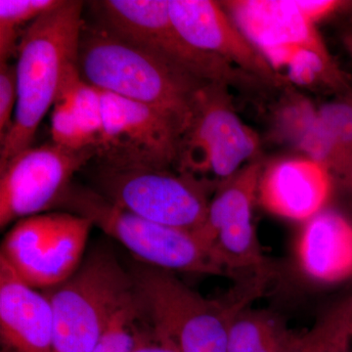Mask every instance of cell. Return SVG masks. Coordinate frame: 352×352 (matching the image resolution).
Here are the masks:
<instances>
[{"label":"cell","mask_w":352,"mask_h":352,"mask_svg":"<svg viewBox=\"0 0 352 352\" xmlns=\"http://www.w3.org/2000/svg\"><path fill=\"white\" fill-rule=\"evenodd\" d=\"M131 272L150 323L179 352H228L234 318L263 295L271 278L270 270L242 275L226 296L208 298L170 271L142 263Z\"/></svg>","instance_id":"6da1fadb"},{"label":"cell","mask_w":352,"mask_h":352,"mask_svg":"<svg viewBox=\"0 0 352 352\" xmlns=\"http://www.w3.org/2000/svg\"><path fill=\"white\" fill-rule=\"evenodd\" d=\"M78 69L99 90L156 109L186 132L207 82L103 28L83 31Z\"/></svg>","instance_id":"7a4b0ae2"},{"label":"cell","mask_w":352,"mask_h":352,"mask_svg":"<svg viewBox=\"0 0 352 352\" xmlns=\"http://www.w3.org/2000/svg\"><path fill=\"white\" fill-rule=\"evenodd\" d=\"M82 2L65 0L21 34L17 50V106L12 126L0 141V166L32 147L44 116L54 105L64 76L78 64L85 31Z\"/></svg>","instance_id":"3957f363"},{"label":"cell","mask_w":352,"mask_h":352,"mask_svg":"<svg viewBox=\"0 0 352 352\" xmlns=\"http://www.w3.org/2000/svg\"><path fill=\"white\" fill-rule=\"evenodd\" d=\"M56 208L87 217L146 265L173 273L229 277L195 233L143 219L96 190L72 184Z\"/></svg>","instance_id":"277c9868"},{"label":"cell","mask_w":352,"mask_h":352,"mask_svg":"<svg viewBox=\"0 0 352 352\" xmlns=\"http://www.w3.org/2000/svg\"><path fill=\"white\" fill-rule=\"evenodd\" d=\"M44 294L52 309L55 352H91L133 296V278L112 252L97 248L66 281Z\"/></svg>","instance_id":"5b68a950"},{"label":"cell","mask_w":352,"mask_h":352,"mask_svg":"<svg viewBox=\"0 0 352 352\" xmlns=\"http://www.w3.org/2000/svg\"><path fill=\"white\" fill-rule=\"evenodd\" d=\"M99 193L115 205L162 226L199 230L219 182L175 168L111 166L96 177Z\"/></svg>","instance_id":"8992f818"},{"label":"cell","mask_w":352,"mask_h":352,"mask_svg":"<svg viewBox=\"0 0 352 352\" xmlns=\"http://www.w3.org/2000/svg\"><path fill=\"white\" fill-rule=\"evenodd\" d=\"M229 88L210 82L201 90L182 138L177 170L219 183L258 159L261 139L236 112Z\"/></svg>","instance_id":"52a82bcc"},{"label":"cell","mask_w":352,"mask_h":352,"mask_svg":"<svg viewBox=\"0 0 352 352\" xmlns=\"http://www.w3.org/2000/svg\"><path fill=\"white\" fill-rule=\"evenodd\" d=\"M102 27L163 58L207 82L235 87L256 82L214 55L197 50L176 29L170 14V0H104L96 2Z\"/></svg>","instance_id":"ba28073f"},{"label":"cell","mask_w":352,"mask_h":352,"mask_svg":"<svg viewBox=\"0 0 352 352\" xmlns=\"http://www.w3.org/2000/svg\"><path fill=\"white\" fill-rule=\"evenodd\" d=\"M94 226L69 212L25 217L6 234L0 258L32 288H54L80 267Z\"/></svg>","instance_id":"9c48e42d"},{"label":"cell","mask_w":352,"mask_h":352,"mask_svg":"<svg viewBox=\"0 0 352 352\" xmlns=\"http://www.w3.org/2000/svg\"><path fill=\"white\" fill-rule=\"evenodd\" d=\"M263 170L256 159L219 182L205 222L194 232L232 279L270 270L252 220Z\"/></svg>","instance_id":"30bf717a"},{"label":"cell","mask_w":352,"mask_h":352,"mask_svg":"<svg viewBox=\"0 0 352 352\" xmlns=\"http://www.w3.org/2000/svg\"><path fill=\"white\" fill-rule=\"evenodd\" d=\"M97 156L95 146L73 150L51 142L30 147L0 166V227L43 214L57 204L74 176Z\"/></svg>","instance_id":"8fae6325"},{"label":"cell","mask_w":352,"mask_h":352,"mask_svg":"<svg viewBox=\"0 0 352 352\" xmlns=\"http://www.w3.org/2000/svg\"><path fill=\"white\" fill-rule=\"evenodd\" d=\"M101 94L103 129L96 148L104 164L177 170L184 132L173 120L144 104Z\"/></svg>","instance_id":"7c38bea8"},{"label":"cell","mask_w":352,"mask_h":352,"mask_svg":"<svg viewBox=\"0 0 352 352\" xmlns=\"http://www.w3.org/2000/svg\"><path fill=\"white\" fill-rule=\"evenodd\" d=\"M170 14L177 31L197 50L219 58L259 82L282 85L286 82L220 2L170 0Z\"/></svg>","instance_id":"4fadbf2b"},{"label":"cell","mask_w":352,"mask_h":352,"mask_svg":"<svg viewBox=\"0 0 352 352\" xmlns=\"http://www.w3.org/2000/svg\"><path fill=\"white\" fill-rule=\"evenodd\" d=\"M220 3L279 75L298 48L329 50L318 25L305 13L298 0H232Z\"/></svg>","instance_id":"5bb4252c"},{"label":"cell","mask_w":352,"mask_h":352,"mask_svg":"<svg viewBox=\"0 0 352 352\" xmlns=\"http://www.w3.org/2000/svg\"><path fill=\"white\" fill-rule=\"evenodd\" d=\"M332 190L327 166L305 156L287 157L263 168L258 200L270 214L305 223L326 210Z\"/></svg>","instance_id":"9a60e30c"},{"label":"cell","mask_w":352,"mask_h":352,"mask_svg":"<svg viewBox=\"0 0 352 352\" xmlns=\"http://www.w3.org/2000/svg\"><path fill=\"white\" fill-rule=\"evenodd\" d=\"M1 352H55L54 321L45 294L25 284L0 258Z\"/></svg>","instance_id":"2e32d148"},{"label":"cell","mask_w":352,"mask_h":352,"mask_svg":"<svg viewBox=\"0 0 352 352\" xmlns=\"http://www.w3.org/2000/svg\"><path fill=\"white\" fill-rule=\"evenodd\" d=\"M296 258L314 283L333 285L352 276V222L336 210H322L303 223Z\"/></svg>","instance_id":"e0dca14e"},{"label":"cell","mask_w":352,"mask_h":352,"mask_svg":"<svg viewBox=\"0 0 352 352\" xmlns=\"http://www.w3.org/2000/svg\"><path fill=\"white\" fill-rule=\"evenodd\" d=\"M275 126L280 138L303 156L325 164L332 175L339 170L342 156L311 101L302 95H288L278 108Z\"/></svg>","instance_id":"ac0fdd59"},{"label":"cell","mask_w":352,"mask_h":352,"mask_svg":"<svg viewBox=\"0 0 352 352\" xmlns=\"http://www.w3.org/2000/svg\"><path fill=\"white\" fill-rule=\"evenodd\" d=\"M296 335L279 315L250 305L231 324L228 352H286Z\"/></svg>","instance_id":"d6986e66"},{"label":"cell","mask_w":352,"mask_h":352,"mask_svg":"<svg viewBox=\"0 0 352 352\" xmlns=\"http://www.w3.org/2000/svg\"><path fill=\"white\" fill-rule=\"evenodd\" d=\"M56 98L64 99L68 103L85 140L96 147L103 129L102 94L98 88L83 80L78 64L67 72Z\"/></svg>","instance_id":"ffe728a7"},{"label":"cell","mask_w":352,"mask_h":352,"mask_svg":"<svg viewBox=\"0 0 352 352\" xmlns=\"http://www.w3.org/2000/svg\"><path fill=\"white\" fill-rule=\"evenodd\" d=\"M65 0H1L0 1V63L17 53L20 29L55 10Z\"/></svg>","instance_id":"44dd1931"},{"label":"cell","mask_w":352,"mask_h":352,"mask_svg":"<svg viewBox=\"0 0 352 352\" xmlns=\"http://www.w3.org/2000/svg\"><path fill=\"white\" fill-rule=\"evenodd\" d=\"M148 325L134 289L133 296L113 315L91 352H133Z\"/></svg>","instance_id":"7402d4cb"},{"label":"cell","mask_w":352,"mask_h":352,"mask_svg":"<svg viewBox=\"0 0 352 352\" xmlns=\"http://www.w3.org/2000/svg\"><path fill=\"white\" fill-rule=\"evenodd\" d=\"M352 318V294L337 303L307 332L296 335L286 352H321L331 338Z\"/></svg>","instance_id":"603a6c76"},{"label":"cell","mask_w":352,"mask_h":352,"mask_svg":"<svg viewBox=\"0 0 352 352\" xmlns=\"http://www.w3.org/2000/svg\"><path fill=\"white\" fill-rule=\"evenodd\" d=\"M318 109L322 122L342 156V164L352 154V94L342 95Z\"/></svg>","instance_id":"cb8c5ba5"},{"label":"cell","mask_w":352,"mask_h":352,"mask_svg":"<svg viewBox=\"0 0 352 352\" xmlns=\"http://www.w3.org/2000/svg\"><path fill=\"white\" fill-rule=\"evenodd\" d=\"M17 97L15 65L0 63V141L6 138L12 126Z\"/></svg>","instance_id":"d4e9b609"},{"label":"cell","mask_w":352,"mask_h":352,"mask_svg":"<svg viewBox=\"0 0 352 352\" xmlns=\"http://www.w3.org/2000/svg\"><path fill=\"white\" fill-rule=\"evenodd\" d=\"M298 3L308 17L317 25L349 6V2L338 0H298Z\"/></svg>","instance_id":"484cf974"},{"label":"cell","mask_w":352,"mask_h":352,"mask_svg":"<svg viewBox=\"0 0 352 352\" xmlns=\"http://www.w3.org/2000/svg\"><path fill=\"white\" fill-rule=\"evenodd\" d=\"M133 352H179L173 342L163 333L148 325Z\"/></svg>","instance_id":"4316f807"},{"label":"cell","mask_w":352,"mask_h":352,"mask_svg":"<svg viewBox=\"0 0 352 352\" xmlns=\"http://www.w3.org/2000/svg\"><path fill=\"white\" fill-rule=\"evenodd\" d=\"M351 340L352 318L336 332L321 352H351Z\"/></svg>","instance_id":"83f0119b"},{"label":"cell","mask_w":352,"mask_h":352,"mask_svg":"<svg viewBox=\"0 0 352 352\" xmlns=\"http://www.w3.org/2000/svg\"><path fill=\"white\" fill-rule=\"evenodd\" d=\"M333 175L337 176L342 189L352 198V154L344 160L339 170Z\"/></svg>","instance_id":"f1b7e54d"},{"label":"cell","mask_w":352,"mask_h":352,"mask_svg":"<svg viewBox=\"0 0 352 352\" xmlns=\"http://www.w3.org/2000/svg\"><path fill=\"white\" fill-rule=\"evenodd\" d=\"M342 44H344L347 53L352 58V30L342 34Z\"/></svg>","instance_id":"f546056e"}]
</instances>
